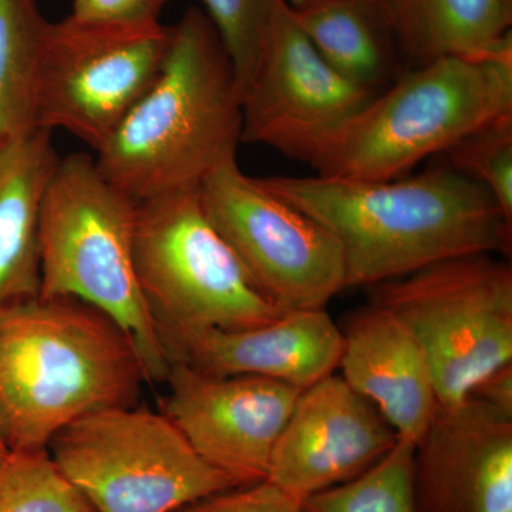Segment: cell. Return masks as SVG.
I'll return each instance as SVG.
<instances>
[{
    "instance_id": "1",
    "label": "cell",
    "mask_w": 512,
    "mask_h": 512,
    "mask_svg": "<svg viewBox=\"0 0 512 512\" xmlns=\"http://www.w3.org/2000/svg\"><path fill=\"white\" fill-rule=\"evenodd\" d=\"M258 181L328 229L342 251L346 288H373L458 256L511 254L512 225L493 195L446 160L396 180Z\"/></svg>"
},
{
    "instance_id": "2",
    "label": "cell",
    "mask_w": 512,
    "mask_h": 512,
    "mask_svg": "<svg viewBox=\"0 0 512 512\" xmlns=\"http://www.w3.org/2000/svg\"><path fill=\"white\" fill-rule=\"evenodd\" d=\"M242 93L207 13L185 10L157 79L96 151L100 173L137 202L198 190L242 143Z\"/></svg>"
},
{
    "instance_id": "3",
    "label": "cell",
    "mask_w": 512,
    "mask_h": 512,
    "mask_svg": "<svg viewBox=\"0 0 512 512\" xmlns=\"http://www.w3.org/2000/svg\"><path fill=\"white\" fill-rule=\"evenodd\" d=\"M146 369L133 339L73 298L0 308V430L10 450H45L74 421L140 404Z\"/></svg>"
},
{
    "instance_id": "4",
    "label": "cell",
    "mask_w": 512,
    "mask_h": 512,
    "mask_svg": "<svg viewBox=\"0 0 512 512\" xmlns=\"http://www.w3.org/2000/svg\"><path fill=\"white\" fill-rule=\"evenodd\" d=\"M137 211L92 156L60 158L40 221L39 296L79 299L109 316L133 339L148 384L161 383L170 359L138 282Z\"/></svg>"
},
{
    "instance_id": "5",
    "label": "cell",
    "mask_w": 512,
    "mask_h": 512,
    "mask_svg": "<svg viewBox=\"0 0 512 512\" xmlns=\"http://www.w3.org/2000/svg\"><path fill=\"white\" fill-rule=\"evenodd\" d=\"M512 114V39L483 57L420 64L382 90L329 141L320 177L396 180L468 134Z\"/></svg>"
},
{
    "instance_id": "6",
    "label": "cell",
    "mask_w": 512,
    "mask_h": 512,
    "mask_svg": "<svg viewBox=\"0 0 512 512\" xmlns=\"http://www.w3.org/2000/svg\"><path fill=\"white\" fill-rule=\"evenodd\" d=\"M372 302L423 349L440 407L471 397L512 365V268L493 254L458 256L373 286Z\"/></svg>"
},
{
    "instance_id": "7",
    "label": "cell",
    "mask_w": 512,
    "mask_h": 512,
    "mask_svg": "<svg viewBox=\"0 0 512 512\" xmlns=\"http://www.w3.org/2000/svg\"><path fill=\"white\" fill-rule=\"evenodd\" d=\"M47 451L96 512H174L237 487L167 416L140 404L74 421Z\"/></svg>"
},
{
    "instance_id": "8",
    "label": "cell",
    "mask_w": 512,
    "mask_h": 512,
    "mask_svg": "<svg viewBox=\"0 0 512 512\" xmlns=\"http://www.w3.org/2000/svg\"><path fill=\"white\" fill-rule=\"evenodd\" d=\"M138 282L160 329H247L282 311L256 289L198 190L138 202Z\"/></svg>"
},
{
    "instance_id": "9",
    "label": "cell",
    "mask_w": 512,
    "mask_h": 512,
    "mask_svg": "<svg viewBox=\"0 0 512 512\" xmlns=\"http://www.w3.org/2000/svg\"><path fill=\"white\" fill-rule=\"evenodd\" d=\"M171 43L163 23L69 15L47 22L37 73V126L99 151L157 79Z\"/></svg>"
},
{
    "instance_id": "10",
    "label": "cell",
    "mask_w": 512,
    "mask_h": 512,
    "mask_svg": "<svg viewBox=\"0 0 512 512\" xmlns=\"http://www.w3.org/2000/svg\"><path fill=\"white\" fill-rule=\"evenodd\" d=\"M205 214L256 289L282 312L326 309L345 285L336 239L249 177L237 158L198 187Z\"/></svg>"
},
{
    "instance_id": "11",
    "label": "cell",
    "mask_w": 512,
    "mask_h": 512,
    "mask_svg": "<svg viewBox=\"0 0 512 512\" xmlns=\"http://www.w3.org/2000/svg\"><path fill=\"white\" fill-rule=\"evenodd\" d=\"M377 94L332 69L296 25L286 3L242 90V143L261 144L312 165Z\"/></svg>"
},
{
    "instance_id": "12",
    "label": "cell",
    "mask_w": 512,
    "mask_h": 512,
    "mask_svg": "<svg viewBox=\"0 0 512 512\" xmlns=\"http://www.w3.org/2000/svg\"><path fill=\"white\" fill-rule=\"evenodd\" d=\"M160 412L237 487L268 478L276 441L302 390L258 376L217 377L171 362Z\"/></svg>"
},
{
    "instance_id": "13",
    "label": "cell",
    "mask_w": 512,
    "mask_h": 512,
    "mask_svg": "<svg viewBox=\"0 0 512 512\" xmlns=\"http://www.w3.org/2000/svg\"><path fill=\"white\" fill-rule=\"evenodd\" d=\"M397 440L376 407L333 373L299 394L266 480L302 503L365 473Z\"/></svg>"
},
{
    "instance_id": "14",
    "label": "cell",
    "mask_w": 512,
    "mask_h": 512,
    "mask_svg": "<svg viewBox=\"0 0 512 512\" xmlns=\"http://www.w3.org/2000/svg\"><path fill=\"white\" fill-rule=\"evenodd\" d=\"M412 483L414 512H512V414L476 397L439 406Z\"/></svg>"
},
{
    "instance_id": "15",
    "label": "cell",
    "mask_w": 512,
    "mask_h": 512,
    "mask_svg": "<svg viewBox=\"0 0 512 512\" xmlns=\"http://www.w3.org/2000/svg\"><path fill=\"white\" fill-rule=\"evenodd\" d=\"M171 362L205 375L258 376L299 390L339 367L343 335L326 309L284 312L247 329H160Z\"/></svg>"
},
{
    "instance_id": "16",
    "label": "cell",
    "mask_w": 512,
    "mask_h": 512,
    "mask_svg": "<svg viewBox=\"0 0 512 512\" xmlns=\"http://www.w3.org/2000/svg\"><path fill=\"white\" fill-rule=\"evenodd\" d=\"M342 335L340 377L376 407L397 439L416 446L439 409L419 342L375 303L357 312Z\"/></svg>"
},
{
    "instance_id": "17",
    "label": "cell",
    "mask_w": 512,
    "mask_h": 512,
    "mask_svg": "<svg viewBox=\"0 0 512 512\" xmlns=\"http://www.w3.org/2000/svg\"><path fill=\"white\" fill-rule=\"evenodd\" d=\"M52 131L36 128L0 150V308L40 292V221L59 163Z\"/></svg>"
},
{
    "instance_id": "18",
    "label": "cell",
    "mask_w": 512,
    "mask_h": 512,
    "mask_svg": "<svg viewBox=\"0 0 512 512\" xmlns=\"http://www.w3.org/2000/svg\"><path fill=\"white\" fill-rule=\"evenodd\" d=\"M288 6L303 35L340 76L373 93L392 84L393 30L383 3L301 0Z\"/></svg>"
},
{
    "instance_id": "19",
    "label": "cell",
    "mask_w": 512,
    "mask_h": 512,
    "mask_svg": "<svg viewBox=\"0 0 512 512\" xmlns=\"http://www.w3.org/2000/svg\"><path fill=\"white\" fill-rule=\"evenodd\" d=\"M394 37L417 66L483 57L512 39V0H383Z\"/></svg>"
},
{
    "instance_id": "20",
    "label": "cell",
    "mask_w": 512,
    "mask_h": 512,
    "mask_svg": "<svg viewBox=\"0 0 512 512\" xmlns=\"http://www.w3.org/2000/svg\"><path fill=\"white\" fill-rule=\"evenodd\" d=\"M49 20L37 0H0V150L37 126V73Z\"/></svg>"
},
{
    "instance_id": "21",
    "label": "cell",
    "mask_w": 512,
    "mask_h": 512,
    "mask_svg": "<svg viewBox=\"0 0 512 512\" xmlns=\"http://www.w3.org/2000/svg\"><path fill=\"white\" fill-rule=\"evenodd\" d=\"M414 444L397 440L383 458L348 483L311 495L302 512H414Z\"/></svg>"
},
{
    "instance_id": "22",
    "label": "cell",
    "mask_w": 512,
    "mask_h": 512,
    "mask_svg": "<svg viewBox=\"0 0 512 512\" xmlns=\"http://www.w3.org/2000/svg\"><path fill=\"white\" fill-rule=\"evenodd\" d=\"M0 512H96L45 450L0 457Z\"/></svg>"
},
{
    "instance_id": "23",
    "label": "cell",
    "mask_w": 512,
    "mask_h": 512,
    "mask_svg": "<svg viewBox=\"0 0 512 512\" xmlns=\"http://www.w3.org/2000/svg\"><path fill=\"white\" fill-rule=\"evenodd\" d=\"M244 90L261 62L272 29L286 0H204Z\"/></svg>"
},
{
    "instance_id": "24",
    "label": "cell",
    "mask_w": 512,
    "mask_h": 512,
    "mask_svg": "<svg viewBox=\"0 0 512 512\" xmlns=\"http://www.w3.org/2000/svg\"><path fill=\"white\" fill-rule=\"evenodd\" d=\"M443 156L460 173L483 185L512 225V114L468 134Z\"/></svg>"
},
{
    "instance_id": "25",
    "label": "cell",
    "mask_w": 512,
    "mask_h": 512,
    "mask_svg": "<svg viewBox=\"0 0 512 512\" xmlns=\"http://www.w3.org/2000/svg\"><path fill=\"white\" fill-rule=\"evenodd\" d=\"M174 512H302L301 501L271 481L229 488Z\"/></svg>"
},
{
    "instance_id": "26",
    "label": "cell",
    "mask_w": 512,
    "mask_h": 512,
    "mask_svg": "<svg viewBox=\"0 0 512 512\" xmlns=\"http://www.w3.org/2000/svg\"><path fill=\"white\" fill-rule=\"evenodd\" d=\"M167 0H73L77 19L113 23H157Z\"/></svg>"
},
{
    "instance_id": "27",
    "label": "cell",
    "mask_w": 512,
    "mask_h": 512,
    "mask_svg": "<svg viewBox=\"0 0 512 512\" xmlns=\"http://www.w3.org/2000/svg\"><path fill=\"white\" fill-rule=\"evenodd\" d=\"M471 397L483 400L501 412L512 414V365L501 367L478 384Z\"/></svg>"
},
{
    "instance_id": "28",
    "label": "cell",
    "mask_w": 512,
    "mask_h": 512,
    "mask_svg": "<svg viewBox=\"0 0 512 512\" xmlns=\"http://www.w3.org/2000/svg\"><path fill=\"white\" fill-rule=\"evenodd\" d=\"M10 450L8 443H6L5 437H3L2 430H0V457L5 456Z\"/></svg>"
},
{
    "instance_id": "29",
    "label": "cell",
    "mask_w": 512,
    "mask_h": 512,
    "mask_svg": "<svg viewBox=\"0 0 512 512\" xmlns=\"http://www.w3.org/2000/svg\"><path fill=\"white\" fill-rule=\"evenodd\" d=\"M286 2H288V5H292V3L301 2V0H286ZM370 2L383 3V0H370Z\"/></svg>"
}]
</instances>
